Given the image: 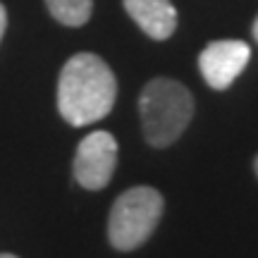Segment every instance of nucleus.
Masks as SVG:
<instances>
[{
	"mask_svg": "<svg viewBox=\"0 0 258 258\" xmlns=\"http://www.w3.org/2000/svg\"><path fill=\"white\" fill-rule=\"evenodd\" d=\"M117 98V82L108 62L96 53H77L57 79V110L72 127L103 120Z\"/></svg>",
	"mask_w": 258,
	"mask_h": 258,
	"instance_id": "1",
	"label": "nucleus"
},
{
	"mask_svg": "<svg viewBox=\"0 0 258 258\" xmlns=\"http://www.w3.org/2000/svg\"><path fill=\"white\" fill-rule=\"evenodd\" d=\"M139 115L144 137L153 148L175 144L194 115V98L184 84L158 77L139 96Z\"/></svg>",
	"mask_w": 258,
	"mask_h": 258,
	"instance_id": "2",
	"label": "nucleus"
},
{
	"mask_svg": "<svg viewBox=\"0 0 258 258\" xmlns=\"http://www.w3.org/2000/svg\"><path fill=\"white\" fill-rule=\"evenodd\" d=\"M165 201L153 186H132L117 196L108 215V239L117 251H134L156 232Z\"/></svg>",
	"mask_w": 258,
	"mask_h": 258,
	"instance_id": "3",
	"label": "nucleus"
},
{
	"mask_svg": "<svg viewBox=\"0 0 258 258\" xmlns=\"http://www.w3.org/2000/svg\"><path fill=\"white\" fill-rule=\"evenodd\" d=\"M117 165V141L110 132H91L82 139L74 156V177L84 189L98 191L115 175Z\"/></svg>",
	"mask_w": 258,
	"mask_h": 258,
	"instance_id": "4",
	"label": "nucleus"
},
{
	"mask_svg": "<svg viewBox=\"0 0 258 258\" xmlns=\"http://www.w3.org/2000/svg\"><path fill=\"white\" fill-rule=\"evenodd\" d=\"M251 60V48L244 41L227 38V41H213L201 50L199 67L206 84L215 91H225Z\"/></svg>",
	"mask_w": 258,
	"mask_h": 258,
	"instance_id": "5",
	"label": "nucleus"
},
{
	"mask_svg": "<svg viewBox=\"0 0 258 258\" xmlns=\"http://www.w3.org/2000/svg\"><path fill=\"white\" fill-rule=\"evenodd\" d=\"M127 15L141 31L156 41H165L177 29V10L170 0H122Z\"/></svg>",
	"mask_w": 258,
	"mask_h": 258,
	"instance_id": "6",
	"label": "nucleus"
},
{
	"mask_svg": "<svg viewBox=\"0 0 258 258\" xmlns=\"http://www.w3.org/2000/svg\"><path fill=\"white\" fill-rule=\"evenodd\" d=\"M46 8L64 27H82L91 17L93 0H46Z\"/></svg>",
	"mask_w": 258,
	"mask_h": 258,
	"instance_id": "7",
	"label": "nucleus"
},
{
	"mask_svg": "<svg viewBox=\"0 0 258 258\" xmlns=\"http://www.w3.org/2000/svg\"><path fill=\"white\" fill-rule=\"evenodd\" d=\"M5 29H8V12H5L3 3H0V41H3V34H5Z\"/></svg>",
	"mask_w": 258,
	"mask_h": 258,
	"instance_id": "8",
	"label": "nucleus"
},
{
	"mask_svg": "<svg viewBox=\"0 0 258 258\" xmlns=\"http://www.w3.org/2000/svg\"><path fill=\"white\" fill-rule=\"evenodd\" d=\"M251 34H253V38H256V43H258V17L253 22V27H251Z\"/></svg>",
	"mask_w": 258,
	"mask_h": 258,
	"instance_id": "9",
	"label": "nucleus"
},
{
	"mask_svg": "<svg viewBox=\"0 0 258 258\" xmlns=\"http://www.w3.org/2000/svg\"><path fill=\"white\" fill-rule=\"evenodd\" d=\"M0 258H17V256H12V253H0Z\"/></svg>",
	"mask_w": 258,
	"mask_h": 258,
	"instance_id": "10",
	"label": "nucleus"
},
{
	"mask_svg": "<svg viewBox=\"0 0 258 258\" xmlns=\"http://www.w3.org/2000/svg\"><path fill=\"white\" fill-rule=\"evenodd\" d=\"M253 167H256V175H258V156H256V163H253Z\"/></svg>",
	"mask_w": 258,
	"mask_h": 258,
	"instance_id": "11",
	"label": "nucleus"
}]
</instances>
